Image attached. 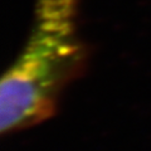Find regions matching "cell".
<instances>
[{"label":"cell","mask_w":151,"mask_h":151,"mask_svg":"<svg viewBox=\"0 0 151 151\" xmlns=\"http://www.w3.org/2000/svg\"><path fill=\"white\" fill-rule=\"evenodd\" d=\"M77 10V0L37 1L29 38L1 78L3 134L52 119L64 88L83 70L86 49L78 37Z\"/></svg>","instance_id":"obj_1"}]
</instances>
